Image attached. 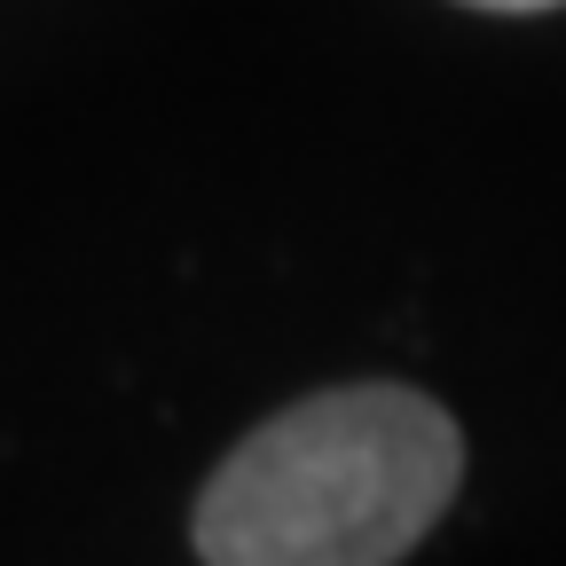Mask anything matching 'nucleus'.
<instances>
[{"label":"nucleus","instance_id":"f03ea898","mask_svg":"<svg viewBox=\"0 0 566 566\" xmlns=\"http://www.w3.org/2000/svg\"><path fill=\"white\" fill-rule=\"evenodd\" d=\"M464 9H495V17H535V9H558V0H464Z\"/></svg>","mask_w":566,"mask_h":566},{"label":"nucleus","instance_id":"f257e3e1","mask_svg":"<svg viewBox=\"0 0 566 566\" xmlns=\"http://www.w3.org/2000/svg\"><path fill=\"white\" fill-rule=\"evenodd\" d=\"M464 472L441 401L338 386L292 401L212 472L197 551L212 566H386L433 535Z\"/></svg>","mask_w":566,"mask_h":566}]
</instances>
